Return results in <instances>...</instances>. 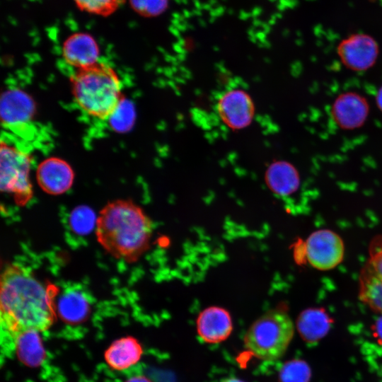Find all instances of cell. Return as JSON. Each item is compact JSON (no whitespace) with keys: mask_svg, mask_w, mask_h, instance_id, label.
Returning <instances> with one entry per match:
<instances>
[{"mask_svg":"<svg viewBox=\"0 0 382 382\" xmlns=\"http://www.w3.org/2000/svg\"><path fill=\"white\" fill-rule=\"evenodd\" d=\"M142 348L132 337L115 340L105 352L108 365L116 371H123L135 365L141 359Z\"/></svg>","mask_w":382,"mask_h":382,"instance_id":"cell-15","label":"cell"},{"mask_svg":"<svg viewBox=\"0 0 382 382\" xmlns=\"http://www.w3.org/2000/svg\"><path fill=\"white\" fill-rule=\"evenodd\" d=\"M29 167L27 156L12 148L1 147V189L11 194L20 206L25 205L33 196Z\"/></svg>","mask_w":382,"mask_h":382,"instance_id":"cell-5","label":"cell"},{"mask_svg":"<svg viewBox=\"0 0 382 382\" xmlns=\"http://www.w3.org/2000/svg\"><path fill=\"white\" fill-rule=\"evenodd\" d=\"M376 327H377V330H378V333L381 335V336H382V315L378 318V321L376 323Z\"/></svg>","mask_w":382,"mask_h":382,"instance_id":"cell-26","label":"cell"},{"mask_svg":"<svg viewBox=\"0 0 382 382\" xmlns=\"http://www.w3.org/2000/svg\"><path fill=\"white\" fill-rule=\"evenodd\" d=\"M153 224L131 200L109 202L97 216L96 236L103 248L115 258L132 263L149 247Z\"/></svg>","mask_w":382,"mask_h":382,"instance_id":"cell-2","label":"cell"},{"mask_svg":"<svg viewBox=\"0 0 382 382\" xmlns=\"http://www.w3.org/2000/svg\"><path fill=\"white\" fill-rule=\"evenodd\" d=\"M307 372L303 364L299 361H292L282 367L279 379L281 382H306Z\"/></svg>","mask_w":382,"mask_h":382,"instance_id":"cell-23","label":"cell"},{"mask_svg":"<svg viewBox=\"0 0 382 382\" xmlns=\"http://www.w3.org/2000/svg\"><path fill=\"white\" fill-rule=\"evenodd\" d=\"M32 112V105L24 94L11 92L2 100V116L9 124H16L28 120Z\"/></svg>","mask_w":382,"mask_h":382,"instance_id":"cell-18","label":"cell"},{"mask_svg":"<svg viewBox=\"0 0 382 382\" xmlns=\"http://www.w3.org/2000/svg\"><path fill=\"white\" fill-rule=\"evenodd\" d=\"M337 53L345 67L354 71H364L376 62L379 47L371 35L354 33L339 43Z\"/></svg>","mask_w":382,"mask_h":382,"instance_id":"cell-8","label":"cell"},{"mask_svg":"<svg viewBox=\"0 0 382 382\" xmlns=\"http://www.w3.org/2000/svg\"><path fill=\"white\" fill-rule=\"evenodd\" d=\"M266 183L270 190L280 196L294 193L300 185V176L290 163L279 161L273 163L266 172Z\"/></svg>","mask_w":382,"mask_h":382,"instance_id":"cell-16","label":"cell"},{"mask_svg":"<svg viewBox=\"0 0 382 382\" xmlns=\"http://www.w3.org/2000/svg\"><path fill=\"white\" fill-rule=\"evenodd\" d=\"M54 301L55 313L64 322L78 324L84 321L90 313V302L86 294L76 286H70L57 292Z\"/></svg>","mask_w":382,"mask_h":382,"instance_id":"cell-13","label":"cell"},{"mask_svg":"<svg viewBox=\"0 0 382 382\" xmlns=\"http://www.w3.org/2000/svg\"><path fill=\"white\" fill-rule=\"evenodd\" d=\"M330 113L339 127L352 130L365 123L369 113V105L361 95L352 91L345 92L335 99Z\"/></svg>","mask_w":382,"mask_h":382,"instance_id":"cell-10","label":"cell"},{"mask_svg":"<svg viewBox=\"0 0 382 382\" xmlns=\"http://www.w3.org/2000/svg\"><path fill=\"white\" fill-rule=\"evenodd\" d=\"M12 349L18 359L30 367L40 366L45 359L40 332L37 330H26L18 334L13 340Z\"/></svg>","mask_w":382,"mask_h":382,"instance_id":"cell-17","label":"cell"},{"mask_svg":"<svg viewBox=\"0 0 382 382\" xmlns=\"http://www.w3.org/2000/svg\"><path fill=\"white\" fill-rule=\"evenodd\" d=\"M233 330L232 319L227 310L219 306L204 309L197 319V331L207 343L215 344L226 340Z\"/></svg>","mask_w":382,"mask_h":382,"instance_id":"cell-11","label":"cell"},{"mask_svg":"<svg viewBox=\"0 0 382 382\" xmlns=\"http://www.w3.org/2000/svg\"><path fill=\"white\" fill-rule=\"evenodd\" d=\"M216 111L227 127L238 129L250 123L254 115V107L247 93L234 88L221 95L217 100Z\"/></svg>","mask_w":382,"mask_h":382,"instance_id":"cell-9","label":"cell"},{"mask_svg":"<svg viewBox=\"0 0 382 382\" xmlns=\"http://www.w3.org/2000/svg\"><path fill=\"white\" fill-rule=\"evenodd\" d=\"M97 218L93 212L88 207L75 208L70 216V226L76 233L84 235L96 226Z\"/></svg>","mask_w":382,"mask_h":382,"instance_id":"cell-20","label":"cell"},{"mask_svg":"<svg viewBox=\"0 0 382 382\" xmlns=\"http://www.w3.org/2000/svg\"><path fill=\"white\" fill-rule=\"evenodd\" d=\"M36 175L41 189L52 195L66 192L74 181V173L69 165L56 158L42 161L37 168Z\"/></svg>","mask_w":382,"mask_h":382,"instance_id":"cell-12","label":"cell"},{"mask_svg":"<svg viewBox=\"0 0 382 382\" xmlns=\"http://www.w3.org/2000/svg\"><path fill=\"white\" fill-rule=\"evenodd\" d=\"M77 6L86 12L108 16L113 13L125 0H74Z\"/></svg>","mask_w":382,"mask_h":382,"instance_id":"cell-21","label":"cell"},{"mask_svg":"<svg viewBox=\"0 0 382 382\" xmlns=\"http://www.w3.org/2000/svg\"><path fill=\"white\" fill-rule=\"evenodd\" d=\"M62 54L65 61L78 69L97 63L99 50L93 37L84 33L69 36L64 42Z\"/></svg>","mask_w":382,"mask_h":382,"instance_id":"cell-14","label":"cell"},{"mask_svg":"<svg viewBox=\"0 0 382 382\" xmlns=\"http://www.w3.org/2000/svg\"><path fill=\"white\" fill-rule=\"evenodd\" d=\"M376 102L377 107L382 112V86L379 88L376 93Z\"/></svg>","mask_w":382,"mask_h":382,"instance_id":"cell-25","label":"cell"},{"mask_svg":"<svg viewBox=\"0 0 382 382\" xmlns=\"http://www.w3.org/2000/svg\"><path fill=\"white\" fill-rule=\"evenodd\" d=\"M330 320L322 309L309 308L303 311L297 319V328L307 340L323 335L329 327Z\"/></svg>","mask_w":382,"mask_h":382,"instance_id":"cell-19","label":"cell"},{"mask_svg":"<svg viewBox=\"0 0 382 382\" xmlns=\"http://www.w3.org/2000/svg\"><path fill=\"white\" fill-rule=\"evenodd\" d=\"M125 382H152L144 375H136L127 379Z\"/></svg>","mask_w":382,"mask_h":382,"instance_id":"cell-24","label":"cell"},{"mask_svg":"<svg viewBox=\"0 0 382 382\" xmlns=\"http://www.w3.org/2000/svg\"><path fill=\"white\" fill-rule=\"evenodd\" d=\"M221 382H245L235 377H230L222 380Z\"/></svg>","mask_w":382,"mask_h":382,"instance_id":"cell-27","label":"cell"},{"mask_svg":"<svg viewBox=\"0 0 382 382\" xmlns=\"http://www.w3.org/2000/svg\"><path fill=\"white\" fill-rule=\"evenodd\" d=\"M71 85L76 103L92 117L110 118L122 102L121 82L113 69L103 62L78 69Z\"/></svg>","mask_w":382,"mask_h":382,"instance_id":"cell-3","label":"cell"},{"mask_svg":"<svg viewBox=\"0 0 382 382\" xmlns=\"http://www.w3.org/2000/svg\"><path fill=\"white\" fill-rule=\"evenodd\" d=\"M130 6L138 14L144 17H156L168 8L169 0H129Z\"/></svg>","mask_w":382,"mask_h":382,"instance_id":"cell-22","label":"cell"},{"mask_svg":"<svg viewBox=\"0 0 382 382\" xmlns=\"http://www.w3.org/2000/svg\"><path fill=\"white\" fill-rule=\"evenodd\" d=\"M359 299L382 315V236H376L369 247V258L359 278Z\"/></svg>","mask_w":382,"mask_h":382,"instance_id":"cell-6","label":"cell"},{"mask_svg":"<svg viewBox=\"0 0 382 382\" xmlns=\"http://www.w3.org/2000/svg\"><path fill=\"white\" fill-rule=\"evenodd\" d=\"M294 333L290 316L282 311L271 310L250 325L244 337V345L257 359L274 361L285 354Z\"/></svg>","mask_w":382,"mask_h":382,"instance_id":"cell-4","label":"cell"},{"mask_svg":"<svg viewBox=\"0 0 382 382\" xmlns=\"http://www.w3.org/2000/svg\"><path fill=\"white\" fill-rule=\"evenodd\" d=\"M304 256L308 262L320 270L337 267L343 260L345 245L342 239L329 229L313 232L303 244Z\"/></svg>","mask_w":382,"mask_h":382,"instance_id":"cell-7","label":"cell"},{"mask_svg":"<svg viewBox=\"0 0 382 382\" xmlns=\"http://www.w3.org/2000/svg\"><path fill=\"white\" fill-rule=\"evenodd\" d=\"M54 286L40 281L28 268L8 265L1 275L0 311L1 332L13 345L21 332L47 330L55 316Z\"/></svg>","mask_w":382,"mask_h":382,"instance_id":"cell-1","label":"cell"}]
</instances>
